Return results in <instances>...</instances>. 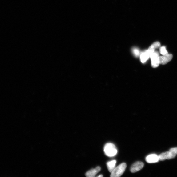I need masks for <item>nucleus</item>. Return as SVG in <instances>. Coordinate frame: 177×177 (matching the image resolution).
<instances>
[{"mask_svg": "<svg viewBox=\"0 0 177 177\" xmlns=\"http://www.w3.org/2000/svg\"><path fill=\"white\" fill-rule=\"evenodd\" d=\"M104 152L105 154L109 157H113L117 155L118 150L115 145L111 143H107L105 145Z\"/></svg>", "mask_w": 177, "mask_h": 177, "instance_id": "obj_1", "label": "nucleus"}, {"mask_svg": "<svg viewBox=\"0 0 177 177\" xmlns=\"http://www.w3.org/2000/svg\"><path fill=\"white\" fill-rule=\"evenodd\" d=\"M126 164L125 163H121L117 167H115L111 173V177H119L124 172L126 168Z\"/></svg>", "mask_w": 177, "mask_h": 177, "instance_id": "obj_2", "label": "nucleus"}, {"mask_svg": "<svg viewBox=\"0 0 177 177\" xmlns=\"http://www.w3.org/2000/svg\"><path fill=\"white\" fill-rule=\"evenodd\" d=\"M159 54L158 52L155 51L150 57L151 59V66L154 68L158 67L159 65Z\"/></svg>", "mask_w": 177, "mask_h": 177, "instance_id": "obj_3", "label": "nucleus"}, {"mask_svg": "<svg viewBox=\"0 0 177 177\" xmlns=\"http://www.w3.org/2000/svg\"><path fill=\"white\" fill-rule=\"evenodd\" d=\"M154 52L153 50L149 48L148 50L141 53L140 55L141 62L143 63L146 62Z\"/></svg>", "mask_w": 177, "mask_h": 177, "instance_id": "obj_4", "label": "nucleus"}, {"mask_svg": "<svg viewBox=\"0 0 177 177\" xmlns=\"http://www.w3.org/2000/svg\"><path fill=\"white\" fill-rule=\"evenodd\" d=\"M144 166V164L143 162L140 161L136 162L131 166V171L132 173L136 172L142 169Z\"/></svg>", "mask_w": 177, "mask_h": 177, "instance_id": "obj_5", "label": "nucleus"}, {"mask_svg": "<svg viewBox=\"0 0 177 177\" xmlns=\"http://www.w3.org/2000/svg\"><path fill=\"white\" fill-rule=\"evenodd\" d=\"M173 57L172 54H169L159 57V64L165 65L167 63L172 59Z\"/></svg>", "mask_w": 177, "mask_h": 177, "instance_id": "obj_6", "label": "nucleus"}, {"mask_svg": "<svg viewBox=\"0 0 177 177\" xmlns=\"http://www.w3.org/2000/svg\"><path fill=\"white\" fill-rule=\"evenodd\" d=\"M146 160L148 163H158L159 160V155L155 154H152L147 156Z\"/></svg>", "mask_w": 177, "mask_h": 177, "instance_id": "obj_7", "label": "nucleus"}, {"mask_svg": "<svg viewBox=\"0 0 177 177\" xmlns=\"http://www.w3.org/2000/svg\"><path fill=\"white\" fill-rule=\"evenodd\" d=\"M101 170V168L98 166L95 169H91L88 171L85 175L88 177H94Z\"/></svg>", "mask_w": 177, "mask_h": 177, "instance_id": "obj_8", "label": "nucleus"}, {"mask_svg": "<svg viewBox=\"0 0 177 177\" xmlns=\"http://www.w3.org/2000/svg\"><path fill=\"white\" fill-rule=\"evenodd\" d=\"M116 163H117L116 160H113L109 161L107 163V168L110 173L112 172L115 167Z\"/></svg>", "mask_w": 177, "mask_h": 177, "instance_id": "obj_9", "label": "nucleus"}, {"mask_svg": "<svg viewBox=\"0 0 177 177\" xmlns=\"http://www.w3.org/2000/svg\"><path fill=\"white\" fill-rule=\"evenodd\" d=\"M159 160L160 161H163L166 159H170L169 151L161 154L159 155Z\"/></svg>", "mask_w": 177, "mask_h": 177, "instance_id": "obj_10", "label": "nucleus"}, {"mask_svg": "<svg viewBox=\"0 0 177 177\" xmlns=\"http://www.w3.org/2000/svg\"><path fill=\"white\" fill-rule=\"evenodd\" d=\"M160 52L161 54L164 55L168 54L167 51L166 50L165 46L161 47L160 49Z\"/></svg>", "mask_w": 177, "mask_h": 177, "instance_id": "obj_11", "label": "nucleus"}, {"mask_svg": "<svg viewBox=\"0 0 177 177\" xmlns=\"http://www.w3.org/2000/svg\"><path fill=\"white\" fill-rule=\"evenodd\" d=\"M160 46V43L159 42H156L153 43L150 47L155 50V49L159 48Z\"/></svg>", "mask_w": 177, "mask_h": 177, "instance_id": "obj_12", "label": "nucleus"}, {"mask_svg": "<svg viewBox=\"0 0 177 177\" xmlns=\"http://www.w3.org/2000/svg\"><path fill=\"white\" fill-rule=\"evenodd\" d=\"M133 53L136 57H138L140 54L139 50L138 49L136 48L133 49Z\"/></svg>", "mask_w": 177, "mask_h": 177, "instance_id": "obj_13", "label": "nucleus"}, {"mask_svg": "<svg viewBox=\"0 0 177 177\" xmlns=\"http://www.w3.org/2000/svg\"><path fill=\"white\" fill-rule=\"evenodd\" d=\"M170 151H172L175 155H177V147L171 148L170 150Z\"/></svg>", "mask_w": 177, "mask_h": 177, "instance_id": "obj_14", "label": "nucleus"}, {"mask_svg": "<svg viewBox=\"0 0 177 177\" xmlns=\"http://www.w3.org/2000/svg\"><path fill=\"white\" fill-rule=\"evenodd\" d=\"M98 177H103V175H100L98 176Z\"/></svg>", "mask_w": 177, "mask_h": 177, "instance_id": "obj_15", "label": "nucleus"}]
</instances>
